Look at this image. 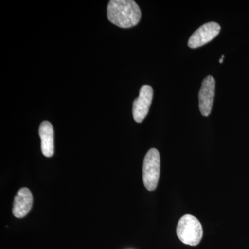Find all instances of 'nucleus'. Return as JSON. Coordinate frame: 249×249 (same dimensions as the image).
I'll return each mask as SVG.
<instances>
[{"mask_svg":"<svg viewBox=\"0 0 249 249\" xmlns=\"http://www.w3.org/2000/svg\"><path fill=\"white\" fill-rule=\"evenodd\" d=\"M177 235L185 245L193 247L198 245L203 237L201 223L194 216L186 214L178 221Z\"/></svg>","mask_w":249,"mask_h":249,"instance_id":"2","label":"nucleus"},{"mask_svg":"<svg viewBox=\"0 0 249 249\" xmlns=\"http://www.w3.org/2000/svg\"><path fill=\"white\" fill-rule=\"evenodd\" d=\"M221 27L217 22H211L201 26L188 40L190 48L196 49L209 43L220 33Z\"/></svg>","mask_w":249,"mask_h":249,"instance_id":"4","label":"nucleus"},{"mask_svg":"<svg viewBox=\"0 0 249 249\" xmlns=\"http://www.w3.org/2000/svg\"><path fill=\"white\" fill-rule=\"evenodd\" d=\"M153 98V89L150 85L142 87L139 91V96L133 103L132 114L134 121L142 123L148 114L149 109Z\"/></svg>","mask_w":249,"mask_h":249,"instance_id":"5","label":"nucleus"},{"mask_svg":"<svg viewBox=\"0 0 249 249\" xmlns=\"http://www.w3.org/2000/svg\"><path fill=\"white\" fill-rule=\"evenodd\" d=\"M215 80L213 77L209 76L203 80L199 92V107L201 114L209 116L213 106Z\"/></svg>","mask_w":249,"mask_h":249,"instance_id":"6","label":"nucleus"},{"mask_svg":"<svg viewBox=\"0 0 249 249\" xmlns=\"http://www.w3.org/2000/svg\"><path fill=\"white\" fill-rule=\"evenodd\" d=\"M224 55H222V58L219 59V62H220V63H222L223 60H224Z\"/></svg>","mask_w":249,"mask_h":249,"instance_id":"9","label":"nucleus"},{"mask_svg":"<svg viewBox=\"0 0 249 249\" xmlns=\"http://www.w3.org/2000/svg\"><path fill=\"white\" fill-rule=\"evenodd\" d=\"M39 135L41 139V150L47 157H52L54 154V132L52 124L45 121L40 124Z\"/></svg>","mask_w":249,"mask_h":249,"instance_id":"8","label":"nucleus"},{"mask_svg":"<svg viewBox=\"0 0 249 249\" xmlns=\"http://www.w3.org/2000/svg\"><path fill=\"white\" fill-rule=\"evenodd\" d=\"M32 193L27 188H22L18 192L14 203L13 213L15 217L23 218L25 217L32 208Z\"/></svg>","mask_w":249,"mask_h":249,"instance_id":"7","label":"nucleus"},{"mask_svg":"<svg viewBox=\"0 0 249 249\" xmlns=\"http://www.w3.org/2000/svg\"><path fill=\"white\" fill-rule=\"evenodd\" d=\"M142 11L133 0H111L107 6V18L117 27L127 29L140 21Z\"/></svg>","mask_w":249,"mask_h":249,"instance_id":"1","label":"nucleus"},{"mask_svg":"<svg viewBox=\"0 0 249 249\" xmlns=\"http://www.w3.org/2000/svg\"><path fill=\"white\" fill-rule=\"evenodd\" d=\"M160 155L158 150L152 148L147 152L142 165L144 186L149 191H155L160 176Z\"/></svg>","mask_w":249,"mask_h":249,"instance_id":"3","label":"nucleus"}]
</instances>
